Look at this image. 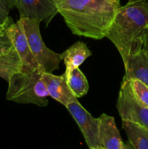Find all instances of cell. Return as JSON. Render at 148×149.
Wrapping results in <instances>:
<instances>
[{
    "label": "cell",
    "instance_id": "cell-5",
    "mask_svg": "<svg viewBox=\"0 0 148 149\" xmlns=\"http://www.w3.org/2000/svg\"><path fill=\"white\" fill-rule=\"evenodd\" d=\"M116 106L122 120L134 122L148 128V108L137 101L130 80L123 79Z\"/></svg>",
    "mask_w": 148,
    "mask_h": 149
},
{
    "label": "cell",
    "instance_id": "cell-16",
    "mask_svg": "<svg viewBox=\"0 0 148 149\" xmlns=\"http://www.w3.org/2000/svg\"><path fill=\"white\" fill-rule=\"evenodd\" d=\"M133 95L142 106L148 108V86L136 79H131Z\"/></svg>",
    "mask_w": 148,
    "mask_h": 149
},
{
    "label": "cell",
    "instance_id": "cell-10",
    "mask_svg": "<svg viewBox=\"0 0 148 149\" xmlns=\"http://www.w3.org/2000/svg\"><path fill=\"white\" fill-rule=\"evenodd\" d=\"M99 119V138L104 149H123V141L113 116L102 113Z\"/></svg>",
    "mask_w": 148,
    "mask_h": 149
},
{
    "label": "cell",
    "instance_id": "cell-21",
    "mask_svg": "<svg viewBox=\"0 0 148 149\" xmlns=\"http://www.w3.org/2000/svg\"><path fill=\"white\" fill-rule=\"evenodd\" d=\"M103 147L102 146H98L97 148H90V149H102Z\"/></svg>",
    "mask_w": 148,
    "mask_h": 149
},
{
    "label": "cell",
    "instance_id": "cell-12",
    "mask_svg": "<svg viewBox=\"0 0 148 149\" xmlns=\"http://www.w3.org/2000/svg\"><path fill=\"white\" fill-rule=\"evenodd\" d=\"M59 55L65 65V71L63 76L66 79L73 70L79 68L80 65L91 56V52L86 44L78 41Z\"/></svg>",
    "mask_w": 148,
    "mask_h": 149
},
{
    "label": "cell",
    "instance_id": "cell-7",
    "mask_svg": "<svg viewBox=\"0 0 148 149\" xmlns=\"http://www.w3.org/2000/svg\"><path fill=\"white\" fill-rule=\"evenodd\" d=\"M14 4L20 19H35L43 22L46 27L58 13L54 0H14Z\"/></svg>",
    "mask_w": 148,
    "mask_h": 149
},
{
    "label": "cell",
    "instance_id": "cell-6",
    "mask_svg": "<svg viewBox=\"0 0 148 149\" xmlns=\"http://www.w3.org/2000/svg\"><path fill=\"white\" fill-rule=\"evenodd\" d=\"M66 109L78 125L89 149L102 146L99 138L98 118L93 117L78 100L69 103Z\"/></svg>",
    "mask_w": 148,
    "mask_h": 149
},
{
    "label": "cell",
    "instance_id": "cell-20",
    "mask_svg": "<svg viewBox=\"0 0 148 149\" xmlns=\"http://www.w3.org/2000/svg\"><path fill=\"white\" fill-rule=\"evenodd\" d=\"M123 149H134V148H133V147L132 146L131 144L130 143L128 142L127 143H123Z\"/></svg>",
    "mask_w": 148,
    "mask_h": 149
},
{
    "label": "cell",
    "instance_id": "cell-22",
    "mask_svg": "<svg viewBox=\"0 0 148 149\" xmlns=\"http://www.w3.org/2000/svg\"><path fill=\"white\" fill-rule=\"evenodd\" d=\"M135 1V0H129V2H131V1Z\"/></svg>",
    "mask_w": 148,
    "mask_h": 149
},
{
    "label": "cell",
    "instance_id": "cell-15",
    "mask_svg": "<svg viewBox=\"0 0 148 149\" xmlns=\"http://www.w3.org/2000/svg\"><path fill=\"white\" fill-rule=\"evenodd\" d=\"M70 90L75 97H81L87 94L89 84L85 77L79 68L73 70L65 79Z\"/></svg>",
    "mask_w": 148,
    "mask_h": 149
},
{
    "label": "cell",
    "instance_id": "cell-19",
    "mask_svg": "<svg viewBox=\"0 0 148 149\" xmlns=\"http://www.w3.org/2000/svg\"><path fill=\"white\" fill-rule=\"evenodd\" d=\"M142 49L148 51V25L142 34Z\"/></svg>",
    "mask_w": 148,
    "mask_h": 149
},
{
    "label": "cell",
    "instance_id": "cell-17",
    "mask_svg": "<svg viewBox=\"0 0 148 149\" xmlns=\"http://www.w3.org/2000/svg\"><path fill=\"white\" fill-rule=\"evenodd\" d=\"M12 23V19L9 17L5 22L0 23V56L8 53L13 47L12 43L7 32V27Z\"/></svg>",
    "mask_w": 148,
    "mask_h": 149
},
{
    "label": "cell",
    "instance_id": "cell-1",
    "mask_svg": "<svg viewBox=\"0 0 148 149\" xmlns=\"http://www.w3.org/2000/svg\"><path fill=\"white\" fill-rule=\"evenodd\" d=\"M73 34L102 39L121 7L119 0H54Z\"/></svg>",
    "mask_w": 148,
    "mask_h": 149
},
{
    "label": "cell",
    "instance_id": "cell-18",
    "mask_svg": "<svg viewBox=\"0 0 148 149\" xmlns=\"http://www.w3.org/2000/svg\"><path fill=\"white\" fill-rule=\"evenodd\" d=\"M13 7H15L14 0H0V23L9 18L10 12Z\"/></svg>",
    "mask_w": 148,
    "mask_h": 149
},
{
    "label": "cell",
    "instance_id": "cell-3",
    "mask_svg": "<svg viewBox=\"0 0 148 149\" xmlns=\"http://www.w3.org/2000/svg\"><path fill=\"white\" fill-rule=\"evenodd\" d=\"M39 68L23 67V70L15 73L8 81L7 99L23 104H35L44 107L48 105L47 90L41 78Z\"/></svg>",
    "mask_w": 148,
    "mask_h": 149
},
{
    "label": "cell",
    "instance_id": "cell-9",
    "mask_svg": "<svg viewBox=\"0 0 148 149\" xmlns=\"http://www.w3.org/2000/svg\"><path fill=\"white\" fill-rule=\"evenodd\" d=\"M42 80L49 95L66 107L69 103L78 100L70 90L63 74L56 76L52 73L42 72Z\"/></svg>",
    "mask_w": 148,
    "mask_h": 149
},
{
    "label": "cell",
    "instance_id": "cell-23",
    "mask_svg": "<svg viewBox=\"0 0 148 149\" xmlns=\"http://www.w3.org/2000/svg\"><path fill=\"white\" fill-rule=\"evenodd\" d=\"M102 149H104V148H102Z\"/></svg>",
    "mask_w": 148,
    "mask_h": 149
},
{
    "label": "cell",
    "instance_id": "cell-11",
    "mask_svg": "<svg viewBox=\"0 0 148 149\" xmlns=\"http://www.w3.org/2000/svg\"><path fill=\"white\" fill-rule=\"evenodd\" d=\"M126 79H136L148 86V51L142 49L132 55L124 63Z\"/></svg>",
    "mask_w": 148,
    "mask_h": 149
},
{
    "label": "cell",
    "instance_id": "cell-4",
    "mask_svg": "<svg viewBox=\"0 0 148 149\" xmlns=\"http://www.w3.org/2000/svg\"><path fill=\"white\" fill-rule=\"evenodd\" d=\"M30 51L42 72L52 73L59 68L62 58L59 54L49 49L43 42L40 22L35 19H20Z\"/></svg>",
    "mask_w": 148,
    "mask_h": 149
},
{
    "label": "cell",
    "instance_id": "cell-8",
    "mask_svg": "<svg viewBox=\"0 0 148 149\" xmlns=\"http://www.w3.org/2000/svg\"><path fill=\"white\" fill-rule=\"evenodd\" d=\"M7 32L13 46L20 55V59L23 63V67L39 68V64L30 51L21 20H19L16 23L13 22L11 23L7 27Z\"/></svg>",
    "mask_w": 148,
    "mask_h": 149
},
{
    "label": "cell",
    "instance_id": "cell-13",
    "mask_svg": "<svg viewBox=\"0 0 148 149\" xmlns=\"http://www.w3.org/2000/svg\"><path fill=\"white\" fill-rule=\"evenodd\" d=\"M122 128L133 148L148 149V128L126 120H122Z\"/></svg>",
    "mask_w": 148,
    "mask_h": 149
},
{
    "label": "cell",
    "instance_id": "cell-2",
    "mask_svg": "<svg viewBox=\"0 0 148 149\" xmlns=\"http://www.w3.org/2000/svg\"><path fill=\"white\" fill-rule=\"evenodd\" d=\"M148 25V1L135 0L120 7L105 37L118 50L123 63L142 49V34Z\"/></svg>",
    "mask_w": 148,
    "mask_h": 149
},
{
    "label": "cell",
    "instance_id": "cell-14",
    "mask_svg": "<svg viewBox=\"0 0 148 149\" xmlns=\"http://www.w3.org/2000/svg\"><path fill=\"white\" fill-rule=\"evenodd\" d=\"M23 68V63L14 46L8 53L0 56V77L7 82L12 74Z\"/></svg>",
    "mask_w": 148,
    "mask_h": 149
}]
</instances>
